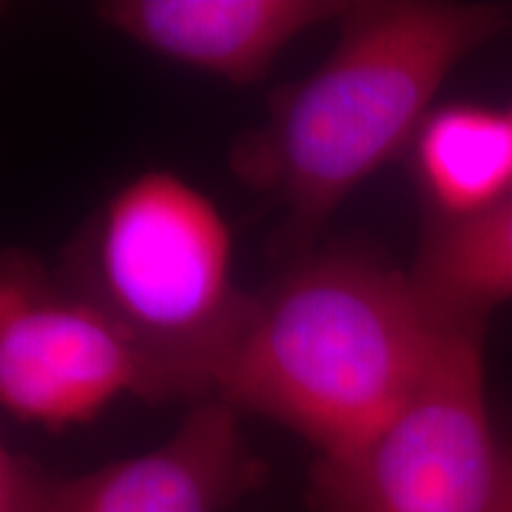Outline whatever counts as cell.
<instances>
[{
  "label": "cell",
  "mask_w": 512,
  "mask_h": 512,
  "mask_svg": "<svg viewBox=\"0 0 512 512\" xmlns=\"http://www.w3.org/2000/svg\"><path fill=\"white\" fill-rule=\"evenodd\" d=\"M484 323L453 328L373 439L311 472L316 512H496L501 451L484 392Z\"/></svg>",
  "instance_id": "277c9868"
},
{
  "label": "cell",
  "mask_w": 512,
  "mask_h": 512,
  "mask_svg": "<svg viewBox=\"0 0 512 512\" xmlns=\"http://www.w3.org/2000/svg\"><path fill=\"white\" fill-rule=\"evenodd\" d=\"M119 396L176 399L152 358L91 299L34 256L0 266V403L10 415L64 430Z\"/></svg>",
  "instance_id": "5b68a950"
},
{
  "label": "cell",
  "mask_w": 512,
  "mask_h": 512,
  "mask_svg": "<svg viewBox=\"0 0 512 512\" xmlns=\"http://www.w3.org/2000/svg\"><path fill=\"white\" fill-rule=\"evenodd\" d=\"M57 273L152 358L176 399L216 394L256 302L233 280L221 211L169 171L112 195Z\"/></svg>",
  "instance_id": "3957f363"
},
{
  "label": "cell",
  "mask_w": 512,
  "mask_h": 512,
  "mask_svg": "<svg viewBox=\"0 0 512 512\" xmlns=\"http://www.w3.org/2000/svg\"><path fill=\"white\" fill-rule=\"evenodd\" d=\"M451 330L411 273L354 252L318 254L256 294L216 399L297 432L318 458H342L411 399Z\"/></svg>",
  "instance_id": "7a4b0ae2"
},
{
  "label": "cell",
  "mask_w": 512,
  "mask_h": 512,
  "mask_svg": "<svg viewBox=\"0 0 512 512\" xmlns=\"http://www.w3.org/2000/svg\"><path fill=\"white\" fill-rule=\"evenodd\" d=\"M316 72L273 95L268 117L230 152L249 188L311 233L425 124L453 67L512 27V5L354 3Z\"/></svg>",
  "instance_id": "6da1fadb"
},
{
  "label": "cell",
  "mask_w": 512,
  "mask_h": 512,
  "mask_svg": "<svg viewBox=\"0 0 512 512\" xmlns=\"http://www.w3.org/2000/svg\"><path fill=\"white\" fill-rule=\"evenodd\" d=\"M238 411L207 399L162 446L60 479L53 512H223L264 482Z\"/></svg>",
  "instance_id": "8992f818"
},
{
  "label": "cell",
  "mask_w": 512,
  "mask_h": 512,
  "mask_svg": "<svg viewBox=\"0 0 512 512\" xmlns=\"http://www.w3.org/2000/svg\"><path fill=\"white\" fill-rule=\"evenodd\" d=\"M351 8L349 0H107L98 15L166 60L249 86L287 43Z\"/></svg>",
  "instance_id": "52a82bcc"
},
{
  "label": "cell",
  "mask_w": 512,
  "mask_h": 512,
  "mask_svg": "<svg viewBox=\"0 0 512 512\" xmlns=\"http://www.w3.org/2000/svg\"><path fill=\"white\" fill-rule=\"evenodd\" d=\"M411 278L441 325L484 323L512 299V195L475 216L434 219Z\"/></svg>",
  "instance_id": "ba28073f"
},
{
  "label": "cell",
  "mask_w": 512,
  "mask_h": 512,
  "mask_svg": "<svg viewBox=\"0 0 512 512\" xmlns=\"http://www.w3.org/2000/svg\"><path fill=\"white\" fill-rule=\"evenodd\" d=\"M496 512H512V446L503 444L501 475H498Z\"/></svg>",
  "instance_id": "8fae6325"
},
{
  "label": "cell",
  "mask_w": 512,
  "mask_h": 512,
  "mask_svg": "<svg viewBox=\"0 0 512 512\" xmlns=\"http://www.w3.org/2000/svg\"><path fill=\"white\" fill-rule=\"evenodd\" d=\"M415 162L422 188L439 216H475L510 195V117L467 102L448 105L420 126Z\"/></svg>",
  "instance_id": "9c48e42d"
},
{
  "label": "cell",
  "mask_w": 512,
  "mask_h": 512,
  "mask_svg": "<svg viewBox=\"0 0 512 512\" xmlns=\"http://www.w3.org/2000/svg\"><path fill=\"white\" fill-rule=\"evenodd\" d=\"M60 479L17 448H0V512H53Z\"/></svg>",
  "instance_id": "30bf717a"
},
{
  "label": "cell",
  "mask_w": 512,
  "mask_h": 512,
  "mask_svg": "<svg viewBox=\"0 0 512 512\" xmlns=\"http://www.w3.org/2000/svg\"><path fill=\"white\" fill-rule=\"evenodd\" d=\"M508 117H510V124H512V112H510V114H508Z\"/></svg>",
  "instance_id": "7c38bea8"
}]
</instances>
